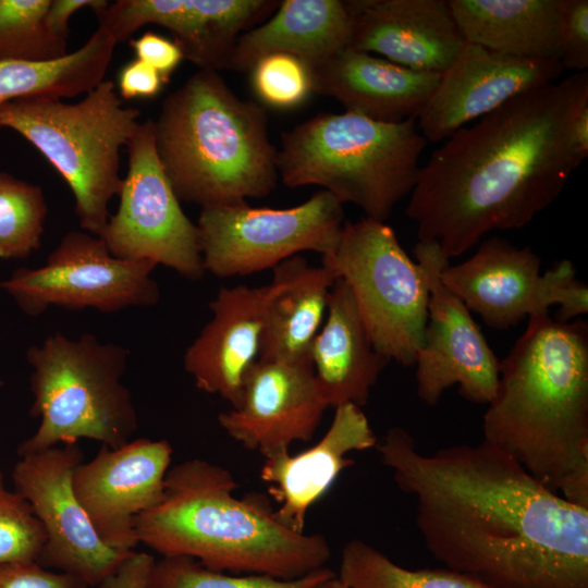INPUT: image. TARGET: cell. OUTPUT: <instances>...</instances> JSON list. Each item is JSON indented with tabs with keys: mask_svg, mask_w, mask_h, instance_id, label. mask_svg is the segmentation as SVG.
Wrapping results in <instances>:
<instances>
[{
	"mask_svg": "<svg viewBox=\"0 0 588 588\" xmlns=\"http://www.w3.org/2000/svg\"><path fill=\"white\" fill-rule=\"evenodd\" d=\"M157 154L180 200L201 208L262 198L277 186V148L261 106L198 70L154 120Z\"/></svg>",
	"mask_w": 588,
	"mask_h": 588,
	"instance_id": "cell-5",
	"label": "cell"
},
{
	"mask_svg": "<svg viewBox=\"0 0 588 588\" xmlns=\"http://www.w3.org/2000/svg\"><path fill=\"white\" fill-rule=\"evenodd\" d=\"M47 213L39 185L0 172V258L25 259L37 250Z\"/></svg>",
	"mask_w": 588,
	"mask_h": 588,
	"instance_id": "cell-31",
	"label": "cell"
},
{
	"mask_svg": "<svg viewBox=\"0 0 588 588\" xmlns=\"http://www.w3.org/2000/svg\"><path fill=\"white\" fill-rule=\"evenodd\" d=\"M172 454L167 440L139 438L118 448L101 445L76 467L73 491L106 544L135 551V519L162 500Z\"/></svg>",
	"mask_w": 588,
	"mask_h": 588,
	"instance_id": "cell-16",
	"label": "cell"
},
{
	"mask_svg": "<svg viewBox=\"0 0 588 588\" xmlns=\"http://www.w3.org/2000/svg\"><path fill=\"white\" fill-rule=\"evenodd\" d=\"M164 82L161 75L140 60L134 59L120 70L117 89L120 98H152L162 89Z\"/></svg>",
	"mask_w": 588,
	"mask_h": 588,
	"instance_id": "cell-38",
	"label": "cell"
},
{
	"mask_svg": "<svg viewBox=\"0 0 588 588\" xmlns=\"http://www.w3.org/2000/svg\"><path fill=\"white\" fill-rule=\"evenodd\" d=\"M321 266L352 290L373 347L404 367L415 365L428 319L429 284L394 230L366 217L344 221L334 250Z\"/></svg>",
	"mask_w": 588,
	"mask_h": 588,
	"instance_id": "cell-9",
	"label": "cell"
},
{
	"mask_svg": "<svg viewBox=\"0 0 588 588\" xmlns=\"http://www.w3.org/2000/svg\"><path fill=\"white\" fill-rule=\"evenodd\" d=\"M558 60L511 57L465 41L418 115L427 142L448 139L511 99L559 79Z\"/></svg>",
	"mask_w": 588,
	"mask_h": 588,
	"instance_id": "cell-19",
	"label": "cell"
},
{
	"mask_svg": "<svg viewBox=\"0 0 588 588\" xmlns=\"http://www.w3.org/2000/svg\"><path fill=\"white\" fill-rule=\"evenodd\" d=\"M334 576L335 573L328 567L294 579L229 574L208 568L189 556L170 555L155 561L147 588H310Z\"/></svg>",
	"mask_w": 588,
	"mask_h": 588,
	"instance_id": "cell-32",
	"label": "cell"
},
{
	"mask_svg": "<svg viewBox=\"0 0 588 588\" xmlns=\"http://www.w3.org/2000/svg\"><path fill=\"white\" fill-rule=\"evenodd\" d=\"M315 93L330 96L345 111L376 121L417 119L440 74L412 70L350 47L311 69Z\"/></svg>",
	"mask_w": 588,
	"mask_h": 588,
	"instance_id": "cell-23",
	"label": "cell"
},
{
	"mask_svg": "<svg viewBox=\"0 0 588 588\" xmlns=\"http://www.w3.org/2000/svg\"><path fill=\"white\" fill-rule=\"evenodd\" d=\"M50 1L0 0V62H46L69 53L68 39L46 23Z\"/></svg>",
	"mask_w": 588,
	"mask_h": 588,
	"instance_id": "cell-30",
	"label": "cell"
},
{
	"mask_svg": "<svg viewBox=\"0 0 588 588\" xmlns=\"http://www.w3.org/2000/svg\"><path fill=\"white\" fill-rule=\"evenodd\" d=\"M309 360L320 393L333 408L346 403L365 406L371 388L391 362L373 347L352 290L341 278L332 285Z\"/></svg>",
	"mask_w": 588,
	"mask_h": 588,
	"instance_id": "cell-24",
	"label": "cell"
},
{
	"mask_svg": "<svg viewBox=\"0 0 588 588\" xmlns=\"http://www.w3.org/2000/svg\"><path fill=\"white\" fill-rule=\"evenodd\" d=\"M588 73L519 95L432 151L406 216L418 241L460 256L548 208L588 156Z\"/></svg>",
	"mask_w": 588,
	"mask_h": 588,
	"instance_id": "cell-2",
	"label": "cell"
},
{
	"mask_svg": "<svg viewBox=\"0 0 588 588\" xmlns=\"http://www.w3.org/2000/svg\"><path fill=\"white\" fill-rule=\"evenodd\" d=\"M328 408L309 359L258 358L243 382L235 407L218 416L220 427L264 458L309 441Z\"/></svg>",
	"mask_w": 588,
	"mask_h": 588,
	"instance_id": "cell-17",
	"label": "cell"
},
{
	"mask_svg": "<svg viewBox=\"0 0 588 588\" xmlns=\"http://www.w3.org/2000/svg\"><path fill=\"white\" fill-rule=\"evenodd\" d=\"M279 279L260 287H221L210 302L212 317L186 348L184 368L196 387L235 407L249 368L259 358L267 311Z\"/></svg>",
	"mask_w": 588,
	"mask_h": 588,
	"instance_id": "cell-21",
	"label": "cell"
},
{
	"mask_svg": "<svg viewBox=\"0 0 588 588\" xmlns=\"http://www.w3.org/2000/svg\"><path fill=\"white\" fill-rule=\"evenodd\" d=\"M130 46L135 59L155 69L164 84L170 82L171 75L184 60L181 48L173 39L154 32H146L131 39Z\"/></svg>",
	"mask_w": 588,
	"mask_h": 588,
	"instance_id": "cell-37",
	"label": "cell"
},
{
	"mask_svg": "<svg viewBox=\"0 0 588 588\" xmlns=\"http://www.w3.org/2000/svg\"><path fill=\"white\" fill-rule=\"evenodd\" d=\"M541 259L530 247H516L493 236L481 242L467 260L441 272V282L467 309L492 329L506 330L532 314L561 305L576 270L561 260L543 274Z\"/></svg>",
	"mask_w": 588,
	"mask_h": 588,
	"instance_id": "cell-15",
	"label": "cell"
},
{
	"mask_svg": "<svg viewBox=\"0 0 588 588\" xmlns=\"http://www.w3.org/2000/svg\"><path fill=\"white\" fill-rule=\"evenodd\" d=\"M351 21L344 1L283 0L268 20L243 33L229 69L249 72L262 57L286 53L315 69L347 48Z\"/></svg>",
	"mask_w": 588,
	"mask_h": 588,
	"instance_id": "cell-25",
	"label": "cell"
},
{
	"mask_svg": "<svg viewBox=\"0 0 588 588\" xmlns=\"http://www.w3.org/2000/svg\"><path fill=\"white\" fill-rule=\"evenodd\" d=\"M84 461L77 443L21 455L12 470L14 490L40 522L46 541L37 563L98 587L134 552L106 544L77 500L72 477Z\"/></svg>",
	"mask_w": 588,
	"mask_h": 588,
	"instance_id": "cell-13",
	"label": "cell"
},
{
	"mask_svg": "<svg viewBox=\"0 0 588 588\" xmlns=\"http://www.w3.org/2000/svg\"><path fill=\"white\" fill-rule=\"evenodd\" d=\"M130 352L91 333L48 335L27 348L33 368L29 409L36 431L20 443L17 455L89 439L118 448L137 431V411L122 382Z\"/></svg>",
	"mask_w": 588,
	"mask_h": 588,
	"instance_id": "cell-7",
	"label": "cell"
},
{
	"mask_svg": "<svg viewBox=\"0 0 588 588\" xmlns=\"http://www.w3.org/2000/svg\"><path fill=\"white\" fill-rule=\"evenodd\" d=\"M237 487L226 468L206 460L170 467L162 500L135 519L138 542L234 574L294 579L326 567L324 536L292 530L266 497L237 498Z\"/></svg>",
	"mask_w": 588,
	"mask_h": 588,
	"instance_id": "cell-4",
	"label": "cell"
},
{
	"mask_svg": "<svg viewBox=\"0 0 588 588\" xmlns=\"http://www.w3.org/2000/svg\"><path fill=\"white\" fill-rule=\"evenodd\" d=\"M108 4L106 0H51L46 14V23L53 34L68 39L69 21L75 12L89 8L95 13Z\"/></svg>",
	"mask_w": 588,
	"mask_h": 588,
	"instance_id": "cell-40",
	"label": "cell"
},
{
	"mask_svg": "<svg viewBox=\"0 0 588 588\" xmlns=\"http://www.w3.org/2000/svg\"><path fill=\"white\" fill-rule=\"evenodd\" d=\"M46 541L28 502L10 490L0 471V565L37 562Z\"/></svg>",
	"mask_w": 588,
	"mask_h": 588,
	"instance_id": "cell-34",
	"label": "cell"
},
{
	"mask_svg": "<svg viewBox=\"0 0 588 588\" xmlns=\"http://www.w3.org/2000/svg\"><path fill=\"white\" fill-rule=\"evenodd\" d=\"M426 145L416 119L387 123L350 111L319 113L282 134L277 168L287 187L320 186L384 222L414 189Z\"/></svg>",
	"mask_w": 588,
	"mask_h": 588,
	"instance_id": "cell-6",
	"label": "cell"
},
{
	"mask_svg": "<svg viewBox=\"0 0 588 588\" xmlns=\"http://www.w3.org/2000/svg\"><path fill=\"white\" fill-rule=\"evenodd\" d=\"M343 224V205L323 189L284 209L247 201L201 208L196 223L204 269L218 278L273 269L301 252L329 255Z\"/></svg>",
	"mask_w": 588,
	"mask_h": 588,
	"instance_id": "cell-10",
	"label": "cell"
},
{
	"mask_svg": "<svg viewBox=\"0 0 588 588\" xmlns=\"http://www.w3.org/2000/svg\"><path fill=\"white\" fill-rule=\"evenodd\" d=\"M500 362L483 441L567 501L588 507V326L528 317Z\"/></svg>",
	"mask_w": 588,
	"mask_h": 588,
	"instance_id": "cell-3",
	"label": "cell"
},
{
	"mask_svg": "<svg viewBox=\"0 0 588 588\" xmlns=\"http://www.w3.org/2000/svg\"><path fill=\"white\" fill-rule=\"evenodd\" d=\"M449 5L465 41L511 57L559 61L561 0H449Z\"/></svg>",
	"mask_w": 588,
	"mask_h": 588,
	"instance_id": "cell-26",
	"label": "cell"
},
{
	"mask_svg": "<svg viewBox=\"0 0 588 588\" xmlns=\"http://www.w3.org/2000/svg\"><path fill=\"white\" fill-rule=\"evenodd\" d=\"M115 39L101 27L65 57L46 62H0V108L20 98L63 99L85 95L103 79Z\"/></svg>",
	"mask_w": 588,
	"mask_h": 588,
	"instance_id": "cell-28",
	"label": "cell"
},
{
	"mask_svg": "<svg viewBox=\"0 0 588 588\" xmlns=\"http://www.w3.org/2000/svg\"><path fill=\"white\" fill-rule=\"evenodd\" d=\"M249 72L256 96L275 109L299 107L315 93L311 69L291 54L265 56Z\"/></svg>",
	"mask_w": 588,
	"mask_h": 588,
	"instance_id": "cell-33",
	"label": "cell"
},
{
	"mask_svg": "<svg viewBox=\"0 0 588 588\" xmlns=\"http://www.w3.org/2000/svg\"><path fill=\"white\" fill-rule=\"evenodd\" d=\"M563 70L587 72L588 1L561 0L560 58Z\"/></svg>",
	"mask_w": 588,
	"mask_h": 588,
	"instance_id": "cell-35",
	"label": "cell"
},
{
	"mask_svg": "<svg viewBox=\"0 0 588 588\" xmlns=\"http://www.w3.org/2000/svg\"><path fill=\"white\" fill-rule=\"evenodd\" d=\"M155 561L149 553L134 551L98 588H147Z\"/></svg>",
	"mask_w": 588,
	"mask_h": 588,
	"instance_id": "cell-39",
	"label": "cell"
},
{
	"mask_svg": "<svg viewBox=\"0 0 588 588\" xmlns=\"http://www.w3.org/2000/svg\"><path fill=\"white\" fill-rule=\"evenodd\" d=\"M350 48L395 64L441 74L465 42L449 0L344 1Z\"/></svg>",
	"mask_w": 588,
	"mask_h": 588,
	"instance_id": "cell-20",
	"label": "cell"
},
{
	"mask_svg": "<svg viewBox=\"0 0 588 588\" xmlns=\"http://www.w3.org/2000/svg\"><path fill=\"white\" fill-rule=\"evenodd\" d=\"M324 588H348L335 574L328 583Z\"/></svg>",
	"mask_w": 588,
	"mask_h": 588,
	"instance_id": "cell-41",
	"label": "cell"
},
{
	"mask_svg": "<svg viewBox=\"0 0 588 588\" xmlns=\"http://www.w3.org/2000/svg\"><path fill=\"white\" fill-rule=\"evenodd\" d=\"M414 255L429 284L428 319L417 351L418 397L436 405L452 385L469 402L488 404L494 396L500 360L464 303L440 280L450 259L434 241H418Z\"/></svg>",
	"mask_w": 588,
	"mask_h": 588,
	"instance_id": "cell-14",
	"label": "cell"
},
{
	"mask_svg": "<svg viewBox=\"0 0 588 588\" xmlns=\"http://www.w3.org/2000/svg\"><path fill=\"white\" fill-rule=\"evenodd\" d=\"M0 588H89L77 577L48 569L37 562L0 565Z\"/></svg>",
	"mask_w": 588,
	"mask_h": 588,
	"instance_id": "cell-36",
	"label": "cell"
},
{
	"mask_svg": "<svg viewBox=\"0 0 588 588\" xmlns=\"http://www.w3.org/2000/svg\"><path fill=\"white\" fill-rule=\"evenodd\" d=\"M273 275L280 284L268 307L259 358L309 359L335 277L323 266H309L299 255L275 266Z\"/></svg>",
	"mask_w": 588,
	"mask_h": 588,
	"instance_id": "cell-27",
	"label": "cell"
},
{
	"mask_svg": "<svg viewBox=\"0 0 588 588\" xmlns=\"http://www.w3.org/2000/svg\"><path fill=\"white\" fill-rule=\"evenodd\" d=\"M120 203L101 237L121 259H144L198 280L205 273L197 225L183 211L157 154L154 120L140 121L127 146Z\"/></svg>",
	"mask_w": 588,
	"mask_h": 588,
	"instance_id": "cell-12",
	"label": "cell"
},
{
	"mask_svg": "<svg viewBox=\"0 0 588 588\" xmlns=\"http://www.w3.org/2000/svg\"><path fill=\"white\" fill-rule=\"evenodd\" d=\"M156 267L149 260L118 258L101 237L75 230L61 238L42 266L15 270L0 289L33 317L51 306L112 314L159 301L151 277Z\"/></svg>",
	"mask_w": 588,
	"mask_h": 588,
	"instance_id": "cell-11",
	"label": "cell"
},
{
	"mask_svg": "<svg viewBox=\"0 0 588 588\" xmlns=\"http://www.w3.org/2000/svg\"><path fill=\"white\" fill-rule=\"evenodd\" d=\"M3 384V381H2V378H1V375H0V387Z\"/></svg>",
	"mask_w": 588,
	"mask_h": 588,
	"instance_id": "cell-43",
	"label": "cell"
},
{
	"mask_svg": "<svg viewBox=\"0 0 588 588\" xmlns=\"http://www.w3.org/2000/svg\"><path fill=\"white\" fill-rule=\"evenodd\" d=\"M336 576L348 588H490L445 567L405 568L360 539L343 547Z\"/></svg>",
	"mask_w": 588,
	"mask_h": 588,
	"instance_id": "cell-29",
	"label": "cell"
},
{
	"mask_svg": "<svg viewBox=\"0 0 588 588\" xmlns=\"http://www.w3.org/2000/svg\"><path fill=\"white\" fill-rule=\"evenodd\" d=\"M329 580H330V579H329ZM327 583H328V580H327V581H323V583H320V584H318V585H316V586H314V587H310V588H324Z\"/></svg>",
	"mask_w": 588,
	"mask_h": 588,
	"instance_id": "cell-42",
	"label": "cell"
},
{
	"mask_svg": "<svg viewBox=\"0 0 588 588\" xmlns=\"http://www.w3.org/2000/svg\"><path fill=\"white\" fill-rule=\"evenodd\" d=\"M378 438L363 408L346 403L334 408L332 421L313 446L265 458L260 478L277 502L278 519L305 532L306 516L339 475L354 464L347 455L376 448Z\"/></svg>",
	"mask_w": 588,
	"mask_h": 588,
	"instance_id": "cell-22",
	"label": "cell"
},
{
	"mask_svg": "<svg viewBox=\"0 0 588 588\" xmlns=\"http://www.w3.org/2000/svg\"><path fill=\"white\" fill-rule=\"evenodd\" d=\"M275 0H118L95 12L98 27L123 42L146 25L168 29L199 70L229 69L238 37L265 22Z\"/></svg>",
	"mask_w": 588,
	"mask_h": 588,
	"instance_id": "cell-18",
	"label": "cell"
},
{
	"mask_svg": "<svg viewBox=\"0 0 588 588\" xmlns=\"http://www.w3.org/2000/svg\"><path fill=\"white\" fill-rule=\"evenodd\" d=\"M139 117L123 105L115 84L103 79L74 103L36 97L7 102L0 127L17 132L54 167L72 191L82 230L100 236L123 183L121 150Z\"/></svg>",
	"mask_w": 588,
	"mask_h": 588,
	"instance_id": "cell-8",
	"label": "cell"
},
{
	"mask_svg": "<svg viewBox=\"0 0 588 588\" xmlns=\"http://www.w3.org/2000/svg\"><path fill=\"white\" fill-rule=\"evenodd\" d=\"M434 560L490 588H588V507L486 442L426 454L404 428L376 445Z\"/></svg>",
	"mask_w": 588,
	"mask_h": 588,
	"instance_id": "cell-1",
	"label": "cell"
}]
</instances>
